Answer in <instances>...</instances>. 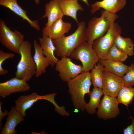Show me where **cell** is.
Listing matches in <instances>:
<instances>
[{"mask_svg":"<svg viewBox=\"0 0 134 134\" xmlns=\"http://www.w3.org/2000/svg\"><path fill=\"white\" fill-rule=\"evenodd\" d=\"M92 83L89 71L82 72L67 82L68 91L75 108L84 111L87 104L85 99L90 92Z\"/></svg>","mask_w":134,"mask_h":134,"instance_id":"obj_1","label":"cell"},{"mask_svg":"<svg viewBox=\"0 0 134 134\" xmlns=\"http://www.w3.org/2000/svg\"><path fill=\"white\" fill-rule=\"evenodd\" d=\"M126 0H102L96 1L91 5L90 11L92 14L95 13L100 8L111 13L115 14L125 6Z\"/></svg>","mask_w":134,"mask_h":134,"instance_id":"obj_13","label":"cell"},{"mask_svg":"<svg viewBox=\"0 0 134 134\" xmlns=\"http://www.w3.org/2000/svg\"><path fill=\"white\" fill-rule=\"evenodd\" d=\"M39 44L42 50L43 54L48 60L50 66L53 67L59 60L54 55L56 47L51 38L43 35L38 39Z\"/></svg>","mask_w":134,"mask_h":134,"instance_id":"obj_18","label":"cell"},{"mask_svg":"<svg viewBox=\"0 0 134 134\" xmlns=\"http://www.w3.org/2000/svg\"><path fill=\"white\" fill-rule=\"evenodd\" d=\"M71 27V23L64 22L62 18H59L49 27H45L42 29V35L47 36L52 39H56L68 33Z\"/></svg>","mask_w":134,"mask_h":134,"instance_id":"obj_12","label":"cell"},{"mask_svg":"<svg viewBox=\"0 0 134 134\" xmlns=\"http://www.w3.org/2000/svg\"><path fill=\"white\" fill-rule=\"evenodd\" d=\"M88 95L90 99L89 102L86 104L85 110L90 114L93 115L96 112V109L98 108L101 98L103 93L102 89L94 87L92 90Z\"/></svg>","mask_w":134,"mask_h":134,"instance_id":"obj_22","label":"cell"},{"mask_svg":"<svg viewBox=\"0 0 134 134\" xmlns=\"http://www.w3.org/2000/svg\"><path fill=\"white\" fill-rule=\"evenodd\" d=\"M91 70V81L94 87L102 89L104 72L103 66L99 62L95 64Z\"/></svg>","mask_w":134,"mask_h":134,"instance_id":"obj_24","label":"cell"},{"mask_svg":"<svg viewBox=\"0 0 134 134\" xmlns=\"http://www.w3.org/2000/svg\"><path fill=\"white\" fill-rule=\"evenodd\" d=\"M61 58L56 64L55 69L63 81L67 82L82 72V66L74 64L67 57Z\"/></svg>","mask_w":134,"mask_h":134,"instance_id":"obj_8","label":"cell"},{"mask_svg":"<svg viewBox=\"0 0 134 134\" xmlns=\"http://www.w3.org/2000/svg\"><path fill=\"white\" fill-rule=\"evenodd\" d=\"M43 96L39 95L35 92L30 95L21 96L15 101V110L24 118L26 115V110L38 100H43Z\"/></svg>","mask_w":134,"mask_h":134,"instance_id":"obj_14","label":"cell"},{"mask_svg":"<svg viewBox=\"0 0 134 134\" xmlns=\"http://www.w3.org/2000/svg\"><path fill=\"white\" fill-rule=\"evenodd\" d=\"M119 104L116 97L104 95L98 107V117L104 120L116 117L120 114Z\"/></svg>","mask_w":134,"mask_h":134,"instance_id":"obj_9","label":"cell"},{"mask_svg":"<svg viewBox=\"0 0 134 134\" xmlns=\"http://www.w3.org/2000/svg\"><path fill=\"white\" fill-rule=\"evenodd\" d=\"M121 33V27L115 22L104 35L94 40L92 46L99 60L106 59L108 52L114 44L115 38Z\"/></svg>","mask_w":134,"mask_h":134,"instance_id":"obj_5","label":"cell"},{"mask_svg":"<svg viewBox=\"0 0 134 134\" xmlns=\"http://www.w3.org/2000/svg\"><path fill=\"white\" fill-rule=\"evenodd\" d=\"M134 97V88L123 87L119 92L117 98L119 103L127 107L133 102Z\"/></svg>","mask_w":134,"mask_h":134,"instance_id":"obj_25","label":"cell"},{"mask_svg":"<svg viewBox=\"0 0 134 134\" xmlns=\"http://www.w3.org/2000/svg\"><path fill=\"white\" fill-rule=\"evenodd\" d=\"M83 1L85 3H86V5L88 6L90 5V4L88 0H81Z\"/></svg>","mask_w":134,"mask_h":134,"instance_id":"obj_31","label":"cell"},{"mask_svg":"<svg viewBox=\"0 0 134 134\" xmlns=\"http://www.w3.org/2000/svg\"><path fill=\"white\" fill-rule=\"evenodd\" d=\"M45 13L42 18L47 17V21L45 27L50 26L59 18H63L64 15L61 9L58 0H51L45 6Z\"/></svg>","mask_w":134,"mask_h":134,"instance_id":"obj_16","label":"cell"},{"mask_svg":"<svg viewBox=\"0 0 134 134\" xmlns=\"http://www.w3.org/2000/svg\"><path fill=\"white\" fill-rule=\"evenodd\" d=\"M78 0H58L61 9L64 15L72 17L78 24L77 14L78 11L84 10V8L79 4Z\"/></svg>","mask_w":134,"mask_h":134,"instance_id":"obj_21","label":"cell"},{"mask_svg":"<svg viewBox=\"0 0 134 134\" xmlns=\"http://www.w3.org/2000/svg\"><path fill=\"white\" fill-rule=\"evenodd\" d=\"M7 116L0 134H16L17 133L15 130L16 127L21 122L24 121V118L16 111L14 107L11 108Z\"/></svg>","mask_w":134,"mask_h":134,"instance_id":"obj_19","label":"cell"},{"mask_svg":"<svg viewBox=\"0 0 134 134\" xmlns=\"http://www.w3.org/2000/svg\"><path fill=\"white\" fill-rule=\"evenodd\" d=\"M31 50L30 43L28 40H24L20 47L21 58L15 72L16 77L27 81L35 75L36 71V66L32 56Z\"/></svg>","mask_w":134,"mask_h":134,"instance_id":"obj_4","label":"cell"},{"mask_svg":"<svg viewBox=\"0 0 134 134\" xmlns=\"http://www.w3.org/2000/svg\"><path fill=\"white\" fill-rule=\"evenodd\" d=\"M24 36L17 30H10L2 19L0 20V42L10 50L20 54L19 48L24 41Z\"/></svg>","mask_w":134,"mask_h":134,"instance_id":"obj_7","label":"cell"},{"mask_svg":"<svg viewBox=\"0 0 134 134\" xmlns=\"http://www.w3.org/2000/svg\"><path fill=\"white\" fill-rule=\"evenodd\" d=\"M0 5L9 8L23 19L27 21L31 27L38 31L39 30L40 27L38 21L31 20L27 15V12L18 5L17 0H0Z\"/></svg>","mask_w":134,"mask_h":134,"instance_id":"obj_15","label":"cell"},{"mask_svg":"<svg viewBox=\"0 0 134 134\" xmlns=\"http://www.w3.org/2000/svg\"><path fill=\"white\" fill-rule=\"evenodd\" d=\"M128 57L127 54L120 50L114 44L109 50L106 59L112 61L123 62L126 61Z\"/></svg>","mask_w":134,"mask_h":134,"instance_id":"obj_26","label":"cell"},{"mask_svg":"<svg viewBox=\"0 0 134 134\" xmlns=\"http://www.w3.org/2000/svg\"><path fill=\"white\" fill-rule=\"evenodd\" d=\"M15 56L14 53H6L1 50H0V75L2 76L8 73V70L4 69L2 64L6 60L9 58H13Z\"/></svg>","mask_w":134,"mask_h":134,"instance_id":"obj_28","label":"cell"},{"mask_svg":"<svg viewBox=\"0 0 134 134\" xmlns=\"http://www.w3.org/2000/svg\"><path fill=\"white\" fill-rule=\"evenodd\" d=\"M3 102L2 101H0V129H1L2 128V120L4 117L8 116L9 111L6 109H4L3 112H2V106Z\"/></svg>","mask_w":134,"mask_h":134,"instance_id":"obj_30","label":"cell"},{"mask_svg":"<svg viewBox=\"0 0 134 134\" xmlns=\"http://www.w3.org/2000/svg\"><path fill=\"white\" fill-rule=\"evenodd\" d=\"M86 23L82 21L77 24V28L72 34L52 39L56 47L55 54L61 58L70 56L80 44L86 41Z\"/></svg>","mask_w":134,"mask_h":134,"instance_id":"obj_2","label":"cell"},{"mask_svg":"<svg viewBox=\"0 0 134 134\" xmlns=\"http://www.w3.org/2000/svg\"><path fill=\"white\" fill-rule=\"evenodd\" d=\"M33 44L34 52L33 57L36 66L35 76L38 77L46 72L47 68L50 65L43 54L42 49L40 44L36 40L33 41Z\"/></svg>","mask_w":134,"mask_h":134,"instance_id":"obj_17","label":"cell"},{"mask_svg":"<svg viewBox=\"0 0 134 134\" xmlns=\"http://www.w3.org/2000/svg\"><path fill=\"white\" fill-rule=\"evenodd\" d=\"M35 3L37 4H38L39 2V0H34Z\"/></svg>","mask_w":134,"mask_h":134,"instance_id":"obj_32","label":"cell"},{"mask_svg":"<svg viewBox=\"0 0 134 134\" xmlns=\"http://www.w3.org/2000/svg\"><path fill=\"white\" fill-rule=\"evenodd\" d=\"M70 57L81 62L83 72L89 71L99 60L92 45L86 41L80 44Z\"/></svg>","mask_w":134,"mask_h":134,"instance_id":"obj_6","label":"cell"},{"mask_svg":"<svg viewBox=\"0 0 134 134\" xmlns=\"http://www.w3.org/2000/svg\"><path fill=\"white\" fill-rule=\"evenodd\" d=\"M124 86L122 77L104 71L102 88L103 95L117 97L119 92Z\"/></svg>","mask_w":134,"mask_h":134,"instance_id":"obj_10","label":"cell"},{"mask_svg":"<svg viewBox=\"0 0 134 134\" xmlns=\"http://www.w3.org/2000/svg\"><path fill=\"white\" fill-rule=\"evenodd\" d=\"M122 77L125 86L132 87L134 86V63L128 66L127 72Z\"/></svg>","mask_w":134,"mask_h":134,"instance_id":"obj_27","label":"cell"},{"mask_svg":"<svg viewBox=\"0 0 134 134\" xmlns=\"http://www.w3.org/2000/svg\"><path fill=\"white\" fill-rule=\"evenodd\" d=\"M114 44L120 50L128 56L134 55V44L129 37L124 38L118 35L115 38Z\"/></svg>","mask_w":134,"mask_h":134,"instance_id":"obj_23","label":"cell"},{"mask_svg":"<svg viewBox=\"0 0 134 134\" xmlns=\"http://www.w3.org/2000/svg\"><path fill=\"white\" fill-rule=\"evenodd\" d=\"M30 89V86L27 81L15 76L0 83V96L5 98L13 93L26 92Z\"/></svg>","mask_w":134,"mask_h":134,"instance_id":"obj_11","label":"cell"},{"mask_svg":"<svg viewBox=\"0 0 134 134\" xmlns=\"http://www.w3.org/2000/svg\"><path fill=\"white\" fill-rule=\"evenodd\" d=\"M99 17H94L89 21L86 31V41L92 45L97 39L104 35L118 18L116 14L104 10Z\"/></svg>","mask_w":134,"mask_h":134,"instance_id":"obj_3","label":"cell"},{"mask_svg":"<svg viewBox=\"0 0 134 134\" xmlns=\"http://www.w3.org/2000/svg\"><path fill=\"white\" fill-rule=\"evenodd\" d=\"M99 62L103 66L104 71L110 72L122 77L127 72L128 66L123 62L112 61L107 59L99 60Z\"/></svg>","mask_w":134,"mask_h":134,"instance_id":"obj_20","label":"cell"},{"mask_svg":"<svg viewBox=\"0 0 134 134\" xmlns=\"http://www.w3.org/2000/svg\"><path fill=\"white\" fill-rule=\"evenodd\" d=\"M130 118L132 120V123L123 130L124 134H134V118L131 116Z\"/></svg>","mask_w":134,"mask_h":134,"instance_id":"obj_29","label":"cell"}]
</instances>
